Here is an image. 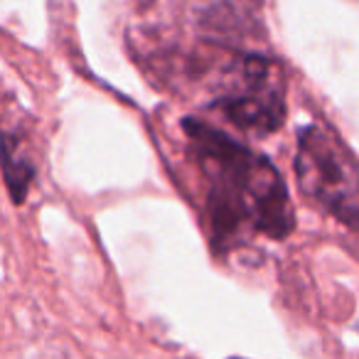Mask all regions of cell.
<instances>
[{"instance_id": "cell-2", "label": "cell", "mask_w": 359, "mask_h": 359, "mask_svg": "<svg viewBox=\"0 0 359 359\" xmlns=\"http://www.w3.org/2000/svg\"><path fill=\"white\" fill-rule=\"evenodd\" d=\"M295 175L325 212L359 229V170L344 143L325 126H305L298 135Z\"/></svg>"}, {"instance_id": "cell-4", "label": "cell", "mask_w": 359, "mask_h": 359, "mask_svg": "<svg viewBox=\"0 0 359 359\" xmlns=\"http://www.w3.org/2000/svg\"><path fill=\"white\" fill-rule=\"evenodd\" d=\"M0 168L6 175V185L13 200L25 202L27 187L35 177V165L22 153V140L13 133H0Z\"/></svg>"}, {"instance_id": "cell-1", "label": "cell", "mask_w": 359, "mask_h": 359, "mask_svg": "<svg viewBox=\"0 0 359 359\" xmlns=\"http://www.w3.org/2000/svg\"><path fill=\"white\" fill-rule=\"evenodd\" d=\"M185 130L210 180V219L222 246L234 241L241 229H256L271 239L293 231L288 187L264 155L202 121H187Z\"/></svg>"}, {"instance_id": "cell-3", "label": "cell", "mask_w": 359, "mask_h": 359, "mask_svg": "<svg viewBox=\"0 0 359 359\" xmlns=\"http://www.w3.org/2000/svg\"><path fill=\"white\" fill-rule=\"evenodd\" d=\"M217 106L239 128L259 135L273 133L285 118L280 69L264 57L246 55L226 72Z\"/></svg>"}]
</instances>
